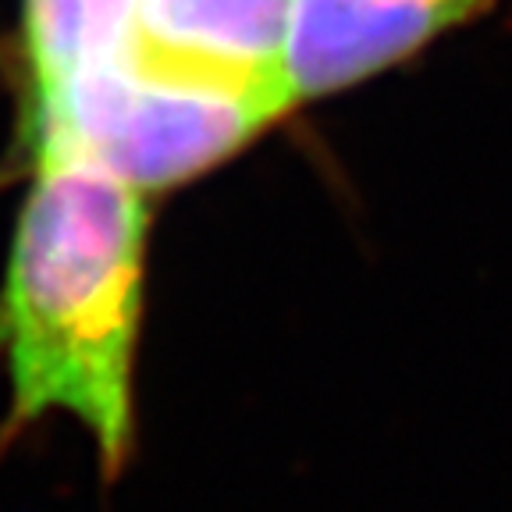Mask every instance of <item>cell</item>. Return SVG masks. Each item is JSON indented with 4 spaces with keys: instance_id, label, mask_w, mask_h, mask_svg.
Returning <instances> with one entry per match:
<instances>
[{
    "instance_id": "obj_4",
    "label": "cell",
    "mask_w": 512,
    "mask_h": 512,
    "mask_svg": "<svg viewBox=\"0 0 512 512\" xmlns=\"http://www.w3.org/2000/svg\"><path fill=\"white\" fill-rule=\"evenodd\" d=\"M292 8L296 0H139L121 47L175 72L288 96L285 47Z\"/></svg>"
},
{
    "instance_id": "obj_3",
    "label": "cell",
    "mask_w": 512,
    "mask_h": 512,
    "mask_svg": "<svg viewBox=\"0 0 512 512\" xmlns=\"http://www.w3.org/2000/svg\"><path fill=\"white\" fill-rule=\"evenodd\" d=\"M498 4L505 0H296L285 47L292 107L392 72Z\"/></svg>"
},
{
    "instance_id": "obj_5",
    "label": "cell",
    "mask_w": 512,
    "mask_h": 512,
    "mask_svg": "<svg viewBox=\"0 0 512 512\" xmlns=\"http://www.w3.org/2000/svg\"><path fill=\"white\" fill-rule=\"evenodd\" d=\"M139 0H25V111L47 104L86 64L114 54L132 32Z\"/></svg>"
},
{
    "instance_id": "obj_2",
    "label": "cell",
    "mask_w": 512,
    "mask_h": 512,
    "mask_svg": "<svg viewBox=\"0 0 512 512\" xmlns=\"http://www.w3.org/2000/svg\"><path fill=\"white\" fill-rule=\"evenodd\" d=\"M288 114L278 89L175 72L118 47L25 111V139L75 150L160 192L224 164Z\"/></svg>"
},
{
    "instance_id": "obj_1",
    "label": "cell",
    "mask_w": 512,
    "mask_h": 512,
    "mask_svg": "<svg viewBox=\"0 0 512 512\" xmlns=\"http://www.w3.org/2000/svg\"><path fill=\"white\" fill-rule=\"evenodd\" d=\"M29 157L32 182L0 285L8 427L72 416L107 477H118L136 431L150 192L57 143H29Z\"/></svg>"
}]
</instances>
